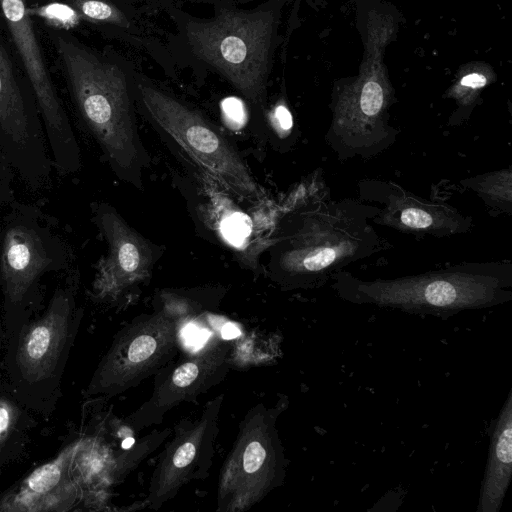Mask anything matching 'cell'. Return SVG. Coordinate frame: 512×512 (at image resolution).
<instances>
[{
  "mask_svg": "<svg viewBox=\"0 0 512 512\" xmlns=\"http://www.w3.org/2000/svg\"><path fill=\"white\" fill-rule=\"evenodd\" d=\"M379 206L355 199L316 198L286 215L273 252L274 279L286 289H311L376 253L370 224Z\"/></svg>",
  "mask_w": 512,
  "mask_h": 512,
  "instance_id": "6da1fadb",
  "label": "cell"
},
{
  "mask_svg": "<svg viewBox=\"0 0 512 512\" xmlns=\"http://www.w3.org/2000/svg\"><path fill=\"white\" fill-rule=\"evenodd\" d=\"M332 281V288L347 302L442 319L512 300V264L503 261L465 262L421 274L375 280H363L342 270Z\"/></svg>",
  "mask_w": 512,
  "mask_h": 512,
  "instance_id": "7a4b0ae2",
  "label": "cell"
},
{
  "mask_svg": "<svg viewBox=\"0 0 512 512\" xmlns=\"http://www.w3.org/2000/svg\"><path fill=\"white\" fill-rule=\"evenodd\" d=\"M56 42L83 124L114 173L141 189L148 157L136 126L132 76L66 36Z\"/></svg>",
  "mask_w": 512,
  "mask_h": 512,
  "instance_id": "3957f363",
  "label": "cell"
},
{
  "mask_svg": "<svg viewBox=\"0 0 512 512\" xmlns=\"http://www.w3.org/2000/svg\"><path fill=\"white\" fill-rule=\"evenodd\" d=\"M76 292L77 280L70 275L54 291L44 312L24 319L9 334V389L25 408L42 413L54 409L83 315Z\"/></svg>",
  "mask_w": 512,
  "mask_h": 512,
  "instance_id": "277c9868",
  "label": "cell"
},
{
  "mask_svg": "<svg viewBox=\"0 0 512 512\" xmlns=\"http://www.w3.org/2000/svg\"><path fill=\"white\" fill-rule=\"evenodd\" d=\"M211 19L187 18L180 38L188 54L228 81L247 101L264 102L271 40V13L216 7Z\"/></svg>",
  "mask_w": 512,
  "mask_h": 512,
  "instance_id": "5b68a950",
  "label": "cell"
},
{
  "mask_svg": "<svg viewBox=\"0 0 512 512\" xmlns=\"http://www.w3.org/2000/svg\"><path fill=\"white\" fill-rule=\"evenodd\" d=\"M135 104L146 118L177 143L233 195L248 203L264 200L242 155L213 122L194 107L140 75L132 76Z\"/></svg>",
  "mask_w": 512,
  "mask_h": 512,
  "instance_id": "8992f818",
  "label": "cell"
},
{
  "mask_svg": "<svg viewBox=\"0 0 512 512\" xmlns=\"http://www.w3.org/2000/svg\"><path fill=\"white\" fill-rule=\"evenodd\" d=\"M0 231V287L8 334L31 315L42 277L68 268L65 242L27 204L9 205Z\"/></svg>",
  "mask_w": 512,
  "mask_h": 512,
  "instance_id": "52a82bcc",
  "label": "cell"
},
{
  "mask_svg": "<svg viewBox=\"0 0 512 512\" xmlns=\"http://www.w3.org/2000/svg\"><path fill=\"white\" fill-rule=\"evenodd\" d=\"M281 411L259 403L239 423L219 471L217 511L249 510L284 483L287 459L277 429Z\"/></svg>",
  "mask_w": 512,
  "mask_h": 512,
  "instance_id": "ba28073f",
  "label": "cell"
},
{
  "mask_svg": "<svg viewBox=\"0 0 512 512\" xmlns=\"http://www.w3.org/2000/svg\"><path fill=\"white\" fill-rule=\"evenodd\" d=\"M186 322L162 309L134 318L115 334L86 395L111 398L155 376L179 352Z\"/></svg>",
  "mask_w": 512,
  "mask_h": 512,
  "instance_id": "9c48e42d",
  "label": "cell"
},
{
  "mask_svg": "<svg viewBox=\"0 0 512 512\" xmlns=\"http://www.w3.org/2000/svg\"><path fill=\"white\" fill-rule=\"evenodd\" d=\"M0 8L32 87L53 167L61 175L74 174L81 167L80 147L45 66L25 0H0Z\"/></svg>",
  "mask_w": 512,
  "mask_h": 512,
  "instance_id": "30bf717a",
  "label": "cell"
},
{
  "mask_svg": "<svg viewBox=\"0 0 512 512\" xmlns=\"http://www.w3.org/2000/svg\"><path fill=\"white\" fill-rule=\"evenodd\" d=\"M224 394L210 399L197 417L184 418L158 455L145 505L158 510L188 483L206 479L213 465Z\"/></svg>",
  "mask_w": 512,
  "mask_h": 512,
  "instance_id": "8fae6325",
  "label": "cell"
},
{
  "mask_svg": "<svg viewBox=\"0 0 512 512\" xmlns=\"http://www.w3.org/2000/svg\"><path fill=\"white\" fill-rule=\"evenodd\" d=\"M229 341L214 334L181 360L169 362L155 375L151 396L125 419V425L134 432L159 425L170 410L222 382L231 369Z\"/></svg>",
  "mask_w": 512,
  "mask_h": 512,
  "instance_id": "7c38bea8",
  "label": "cell"
},
{
  "mask_svg": "<svg viewBox=\"0 0 512 512\" xmlns=\"http://www.w3.org/2000/svg\"><path fill=\"white\" fill-rule=\"evenodd\" d=\"M0 151L30 189L37 191L48 184L54 167L40 112L24 95L1 43Z\"/></svg>",
  "mask_w": 512,
  "mask_h": 512,
  "instance_id": "4fadbf2b",
  "label": "cell"
},
{
  "mask_svg": "<svg viewBox=\"0 0 512 512\" xmlns=\"http://www.w3.org/2000/svg\"><path fill=\"white\" fill-rule=\"evenodd\" d=\"M94 221L106 240L107 254L99 261L92 284L96 300H115L151 275L156 248L106 203L94 208Z\"/></svg>",
  "mask_w": 512,
  "mask_h": 512,
  "instance_id": "5bb4252c",
  "label": "cell"
},
{
  "mask_svg": "<svg viewBox=\"0 0 512 512\" xmlns=\"http://www.w3.org/2000/svg\"><path fill=\"white\" fill-rule=\"evenodd\" d=\"M361 198L383 204L372 222L414 236L450 237L468 232L471 217L453 206L429 201L394 182L364 180L359 183Z\"/></svg>",
  "mask_w": 512,
  "mask_h": 512,
  "instance_id": "9a60e30c",
  "label": "cell"
},
{
  "mask_svg": "<svg viewBox=\"0 0 512 512\" xmlns=\"http://www.w3.org/2000/svg\"><path fill=\"white\" fill-rule=\"evenodd\" d=\"M80 441L67 445L55 458L39 466L0 497V511H68L79 486L72 463Z\"/></svg>",
  "mask_w": 512,
  "mask_h": 512,
  "instance_id": "2e32d148",
  "label": "cell"
},
{
  "mask_svg": "<svg viewBox=\"0 0 512 512\" xmlns=\"http://www.w3.org/2000/svg\"><path fill=\"white\" fill-rule=\"evenodd\" d=\"M490 444L477 512H498L512 476V389L489 429Z\"/></svg>",
  "mask_w": 512,
  "mask_h": 512,
  "instance_id": "e0dca14e",
  "label": "cell"
},
{
  "mask_svg": "<svg viewBox=\"0 0 512 512\" xmlns=\"http://www.w3.org/2000/svg\"><path fill=\"white\" fill-rule=\"evenodd\" d=\"M24 406L11 390L0 391V466L7 462L23 444L26 430Z\"/></svg>",
  "mask_w": 512,
  "mask_h": 512,
  "instance_id": "ac0fdd59",
  "label": "cell"
},
{
  "mask_svg": "<svg viewBox=\"0 0 512 512\" xmlns=\"http://www.w3.org/2000/svg\"><path fill=\"white\" fill-rule=\"evenodd\" d=\"M461 184L473 190L494 211L511 214V167L462 180Z\"/></svg>",
  "mask_w": 512,
  "mask_h": 512,
  "instance_id": "d6986e66",
  "label": "cell"
},
{
  "mask_svg": "<svg viewBox=\"0 0 512 512\" xmlns=\"http://www.w3.org/2000/svg\"><path fill=\"white\" fill-rule=\"evenodd\" d=\"M73 6L83 16L98 21H119L120 16L108 3L101 0H73Z\"/></svg>",
  "mask_w": 512,
  "mask_h": 512,
  "instance_id": "ffe728a7",
  "label": "cell"
},
{
  "mask_svg": "<svg viewBox=\"0 0 512 512\" xmlns=\"http://www.w3.org/2000/svg\"><path fill=\"white\" fill-rule=\"evenodd\" d=\"M13 169L0 151V213L14 200Z\"/></svg>",
  "mask_w": 512,
  "mask_h": 512,
  "instance_id": "44dd1931",
  "label": "cell"
},
{
  "mask_svg": "<svg viewBox=\"0 0 512 512\" xmlns=\"http://www.w3.org/2000/svg\"><path fill=\"white\" fill-rule=\"evenodd\" d=\"M224 113L228 119L234 123H241L244 118V110L242 103L235 98L225 99L222 103Z\"/></svg>",
  "mask_w": 512,
  "mask_h": 512,
  "instance_id": "7402d4cb",
  "label": "cell"
},
{
  "mask_svg": "<svg viewBox=\"0 0 512 512\" xmlns=\"http://www.w3.org/2000/svg\"><path fill=\"white\" fill-rule=\"evenodd\" d=\"M67 9L68 7L54 5L50 6L49 8H45L43 15L49 19H55L56 23L60 22L63 26L66 24H73L74 20L62 16V13H64Z\"/></svg>",
  "mask_w": 512,
  "mask_h": 512,
  "instance_id": "603a6c76",
  "label": "cell"
},
{
  "mask_svg": "<svg viewBox=\"0 0 512 512\" xmlns=\"http://www.w3.org/2000/svg\"><path fill=\"white\" fill-rule=\"evenodd\" d=\"M275 119L282 131H289L293 125L292 116L285 106H278L276 108Z\"/></svg>",
  "mask_w": 512,
  "mask_h": 512,
  "instance_id": "cb8c5ba5",
  "label": "cell"
},
{
  "mask_svg": "<svg viewBox=\"0 0 512 512\" xmlns=\"http://www.w3.org/2000/svg\"><path fill=\"white\" fill-rule=\"evenodd\" d=\"M486 83L487 79L482 74L478 73L468 74L461 79V85L473 89L481 88L485 86Z\"/></svg>",
  "mask_w": 512,
  "mask_h": 512,
  "instance_id": "d4e9b609",
  "label": "cell"
},
{
  "mask_svg": "<svg viewBox=\"0 0 512 512\" xmlns=\"http://www.w3.org/2000/svg\"><path fill=\"white\" fill-rule=\"evenodd\" d=\"M240 334L238 328L235 325H226L221 332V336L225 339L231 340Z\"/></svg>",
  "mask_w": 512,
  "mask_h": 512,
  "instance_id": "484cf974",
  "label": "cell"
},
{
  "mask_svg": "<svg viewBox=\"0 0 512 512\" xmlns=\"http://www.w3.org/2000/svg\"><path fill=\"white\" fill-rule=\"evenodd\" d=\"M193 1L210 2V3H214L217 6H231L232 3H246L251 0H193Z\"/></svg>",
  "mask_w": 512,
  "mask_h": 512,
  "instance_id": "4316f807",
  "label": "cell"
}]
</instances>
